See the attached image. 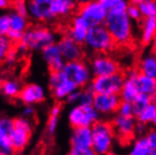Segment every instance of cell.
<instances>
[{
	"instance_id": "7402d4cb",
	"label": "cell",
	"mask_w": 156,
	"mask_h": 155,
	"mask_svg": "<svg viewBox=\"0 0 156 155\" xmlns=\"http://www.w3.org/2000/svg\"><path fill=\"white\" fill-rule=\"evenodd\" d=\"M76 5L74 0H52L48 4L50 12L55 18L68 16L74 10Z\"/></svg>"
},
{
	"instance_id": "e575fe53",
	"label": "cell",
	"mask_w": 156,
	"mask_h": 155,
	"mask_svg": "<svg viewBox=\"0 0 156 155\" xmlns=\"http://www.w3.org/2000/svg\"><path fill=\"white\" fill-rule=\"evenodd\" d=\"M12 6L15 12L27 16L28 1H27V0H13V1H12Z\"/></svg>"
},
{
	"instance_id": "cb8c5ba5",
	"label": "cell",
	"mask_w": 156,
	"mask_h": 155,
	"mask_svg": "<svg viewBox=\"0 0 156 155\" xmlns=\"http://www.w3.org/2000/svg\"><path fill=\"white\" fill-rule=\"evenodd\" d=\"M156 37V17H145L141 24L140 41L143 45H150Z\"/></svg>"
},
{
	"instance_id": "e0dca14e",
	"label": "cell",
	"mask_w": 156,
	"mask_h": 155,
	"mask_svg": "<svg viewBox=\"0 0 156 155\" xmlns=\"http://www.w3.org/2000/svg\"><path fill=\"white\" fill-rule=\"evenodd\" d=\"M136 125V120L135 117H123L117 115L112 121V126L115 135L120 138H130L135 135V129Z\"/></svg>"
},
{
	"instance_id": "603a6c76",
	"label": "cell",
	"mask_w": 156,
	"mask_h": 155,
	"mask_svg": "<svg viewBox=\"0 0 156 155\" xmlns=\"http://www.w3.org/2000/svg\"><path fill=\"white\" fill-rule=\"evenodd\" d=\"M136 81L138 92L149 95L151 101L156 102V78L138 72Z\"/></svg>"
},
{
	"instance_id": "836d02e7",
	"label": "cell",
	"mask_w": 156,
	"mask_h": 155,
	"mask_svg": "<svg viewBox=\"0 0 156 155\" xmlns=\"http://www.w3.org/2000/svg\"><path fill=\"white\" fill-rule=\"evenodd\" d=\"M10 29L9 13H0V36H7Z\"/></svg>"
},
{
	"instance_id": "ba28073f",
	"label": "cell",
	"mask_w": 156,
	"mask_h": 155,
	"mask_svg": "<svg viewBox=\"0 0 156 155\" xmlns=\"http://www.w3.org/2000/svg\"><path fill=\"white\" fill-rule=\"evenodd\" d=\"M71 155H94L92 150V132L91 127L73 128L70 138Z\"/></svg>"
},
{
	"instance_id": "f907efd6",
	"label": "cell",
	"mask_w": 156,
	"mask_h": 155,
	"mask_svg": "<svg viewBox=\"0 0 156 155\" xmlns=\"http://www.w3.org/2000/svg\"><path fill=\"white\" fill-rule=\"evenodd\" d=\"M141 1H143V0H129L130 3H133V4H138L140 3Z\"/></svg>"
},
{
	"instance_id": "8d00e7d4",
	"label": "cell",
	"mask_w": 156,
	"mask_h": 155,
	"mask_svg": "<svg viewBox=\"0 0 156 155\" xmlns=\"http://www.w3.org/2000/svg\"><path fill=\"white\" fill-rule=\"evenodd\" d=\"M126 12L128 16L133 20V21H140L143 16L140 12V9L138 8L137 4H133V3H129L128 8L126 9Z\"/></svg>"
},
{
	"instance_id": "d6a6232c",
	"label": "cell",
	"mask_w": 156,
	"mask_h": 155,
	"mask_svg": "<svg viewBox=\"0 0 156 155\" xmlns=\"http://www.w3.org/2000/svg\"><path fill=\"white\" fill-rule=\"evenodd\" d=\"M94 95H95V93L92 90H90L87 86L82 88V90H80L78 104L79 105H92Z\"/></svg>"
},
{
	"instance_id": "8992f818",
	"label": "cell",
	"mask_w": 156,
	"mask_h": 155,
	"mask_svg": "<svg viewBox=\"0 0 156 155\" xmlns=\"http://www.w3.org/2000/svg\"><path fill=\"white\" fill-rule=\"evenodd\" d=\"M48 87L53 98L58 102L64 101L70 93L78 88L63 71H54L50 72L48 77Z\"/></svg>"
},
{
	"instance_id": "5b68a950",
	"label": "cell",
	"mask_w": 156,
	"mask_h": 155,
	"mask_svg": "<svg viewBox=\"0 0 156 155\" xmlns=\"http://www.w3.org/2000/svg\"><path fill=\"white\" fill-rule=\"evenodd\" d=\"M32 132V118L22 116L13 118V129L9 134V139L14 152L23 151L29 145Z\"/></svg>"
},
{
	"instance_id": "277c9868",
	"label": "cell",
	"mask_w": 156,
	"mask_h": 155,
	"mask_svg": "<svg viewBox=\"0 0 156 155\" xmlns=\"http://www.w3.org/2000/svg\"><path fill=\"white\" fill-rule=\"evenodd\" d=\"M92 150L97 155H104L111 152L113 148L115 132L112 123L98 120L91 126Z\"/></svg>"
},
{
	"instance_id": "4316f807",
	"label": "cell",
	"mask_w": 156,
	"mask_h": 155,
	"mask_svg": "<svg viewBox=\"0 0 156 155\" xmlns=\"http://www.w3.org/2000/svg\"><path fill=\"white\" fill-rule=\"evenodd\" d=\"M22 87L23 86H22L21 83L18 80L9 78V79L3 80L0 91H1V93L6 98L15 99V98H18Z\"/></svg>"
},
{
	"instance_id": "f546056e",
	"label": "cell",
	"mask_w": 156,
	"mask_h": 155,
	"mask_svg": "<svg viewBox=\"0 0 156 155\" xmlns=\"http://www.w3.org/2000/svg\"><path fill=\"white\" fill-rule=\"evenodd\" d=\"M151 102V99L149 95L144 94V93H138L136 97L133 99V101L132 102L133 117L136 118L143 111V109Z\"/></svg>"
},
{
	"instance_id": "60d3db41",
	"label": "cell",
	"mask_w": 156,
	"mask_h": 155,
	"mask_svg": "<svg viewBox=\"0 0 156 155\" xmlns=\"http://www.w3.org/2000/svg\"><path fill=\"white\" fill-rule=\"evenodd\" d=\"M36 114V109L34 105H25L22 109L21 116L27 118H32Z\"/></svg>"
},
{
	"instance_id": "1f68e13d",
	"label": "cell",
	"mask_w": 156,
	"mask_h": 155,
	"mask_svg": "<svg viewBox=\"0 0 156 155\" xmlns=\"http://www.w3.org/2000/svg\"><path fill=\"white\" fill-rule=\"evenodd\" d=\"M13 42L10 41L8 36H0V63L4 62L7 55L12 49Z\"/></svg>"
},
{
	"instance_id": "4fadbf2b",
	"label": "cell",
	"mask_w": 156,
	"mask_h": 155,
	"mask_svg": "<svg viewBox=\"0 0 156 155\" xmlns=\"http://www.w3.org/2000/svg\"><path fill=\"white\" fill-rule=\"evenodd\" d=\"M46 97V91L41 85L29 83L22 87L18 99L24 105H36L43 103Z\"/></svg>"
},
{
	"instance_id": "b9f144b4",
	"label": "cell",
	"mask_w": 156,
	"mask_h": 155,
	"mask_svg": "<svg viewBox=\"0 0 156 155\" xmlns=\"http://www.w3.org/2000/svg\"><path fill=\"white\" fill-rule=\"evenodd\" d=\"M150 144V146L152 150H156V130H151L148 132V134L145 136Z\"/></svg>"
},
{
	"instance_id": "c3c4849f",
	"label": "cell",
	"mask_w": 156,
	"mask_h": 155,
	"mask_svg": "<svg viewBox=\"0 0 156 155\" xmlns=\"http://www.w3.org/2000/svg\"><path fill=\"white\" fill-rule=\"evenodd\" d=\"M29 1H34V2H38V3H41V4H46L48 5L52 0H29Z\"/></svg>"
},
{
	"instance_id": "d4e9b609",
	"label": "cell",
	"mask_w": 156,
	"mask_h": 155,
	"mask_svg": "<svg viewBox=\"0 0 156 155\" xmlns=\"http://www.w3.org/2000/svg\"><path fill=\"white\" fill-rule=\"evenodd\" d=\"M137 71L143 74L156 78V55L152 52L143 55L138 62Z\"/></svg>"
},
{
	"instance_id": "30bf717a",
	"label": "cell",
	"mask_w": 156,
	"mask_h": 155,
	"mask_svg": "<svg viewBox=\"0 0 156 155\" xmlns=\"http://www.w3.org/2000/svg\"><path fill=\"white\" fill-rule=\"evenodd\" d=\"M62 71L78 88L87 86L93 78L90 65L82 59L66 62Z\"/></svg>"
},
{
	"instance_id": "816d5d0a",
	"label": "cell",
	"mask_w": 156,
	"mask_h": 155,
	"mask_svg": "<svg viewBox=\"0 0 156 155\" xmlns=\"http://www.w3.org/2000/svg\"><path fill=\"white\" fill-rule=\"evenodd\" d=\"M2 83H3V78H2V73H1V71H0V88H1Z\"/></svg>"
},
{
	"instance_id": "f1b7e54d",
	"label": "cell",
	"mask_w": 156,
	"mask_h": 155,
	"mask_svg": "<svg viewBox=\"0 0 156 155\" xmlns=\"http://www.w3.org/2000/svg\"><path fill=\"white\" fill-rule=\"evenodd\" d=\"M155 118H156V102L151 101L143 109V111L136 117V121L147 125L149 123H152Z\"/></svg>"
},
{
	"instance_id": "ee69618b",
	"label": "cell",
	"mask_w": 156,
	"mask_h": 155,
	"mask_svg": "<svg viewBox=\"0 0 156 155\" xmlns=\"http://www.w3.org/2000/svg\"><path fill=\"white\" fill-rule=\"evenodd\" d=\"M145 131H146V124H144L142 122H136V129H135V134L138 135V136H142Z\"/></svg>"
},
{
	"instance_id": "7c38bea8",
	"label": "cell",
	"mask_w": 156,
	"mask_h": 155,
	"mask_svg": "<svg viewBox=\"0 0 156 155\" xmlns=\"http://www.w3.org/2000/svg\"><path fill=\"white\" fill-rule=\"evenodd\" d=\"M90 67L93 77L109 75L120 72L119 63L105 54H98L93 57L90 63Z\"/></svg>"
},
{
	"instance_id": "74e56055",
	"label": "cell",
	"mask_w": 156,
	"mask_h": 155,
	"mask_svg": "<svg viewBox=\"0 0 156 155\" xmlns=\"http://www.w3.org/2000/svg\"><path fill=\"white\" fill-rule=\"evenodd\" d=\"M117 113H118V115L123 116V117H132V116H133L132 103L121 101V103H120V104H119V106L118 108Z\"/></svg>"
},
{
	"instance_id": "bcb514c9",
	"label": "cell",
	"mask_w": 156,
	"mask_h": 155,
	"mask_svg": "<svg viewBox=\"0 0 156 155\" xmlns=\"http://www.w3.org/2000/svg\"><path fill=\"white\" fill-rule=\"evenodd\" d=\"M12 5V0H0V10L7 9Z\"/></svg>"
},
{
	"instance_id": "9c48e42d",
	"label": "cell",
	"mask_w": 156,
	"mask_h": 155,
	"mask_svg": "<svg viewBox=\"0 0 156 155\" xmlns=\"http://www.w3.org/2000/svg\"><path fill=\"white\" fill-rule=\"evenodd\" d=\"M100 114L93 105H73L68 113V121L72 128L91 127L98 120Z\"/></svg>"
},
{
	"instance_id": "2e32d148",
	"label": "cell",
	"mask_w": 156,
	"mask_h": 155,
	"mask_svg": "<svg viewBox=\"0 0 156 155\" xmlns=\"http://www.w3.org/2000/svg\"><path fill=\"white\" fill-rule=\"evenodd\" d=\"M41 57L51 72L62 71L66 63L58 42L50 44L41 50Z\"/></svg>"
},
{
	"instance_id": "44dd1931",
	"label": "cell",
	"mask_w": 156,
	"mask_h": 155,
	"mask_svg": "<svg viewBox=\"0 0 156 155\" xmlns=\"http://www.w3.org/2000/svg\"><path fill=\"white\" fill-rule=\"evenodd\" d=\"M27 17L36 23H51L55 19L48 5L34 1H28Z\"/></svg>"
},
{
	"instance_id": "f6af8a7d",
	"label": "cell",
	"mask_w": 156,
	"mask_h": 155,
	"mask_svg": "<svg viewBox=\"0 0 156 155\" xmlns=\"http://www.w3.org/2000/svg\"><path fill=\"white\" fill-rule=\"evenodd\" d=\"M61 113V106L59 104H55L51 107L50 109V115H57L59 116Z\"/></svg>"
},
{
	"instance_id": "6da1fadb",
	"label": "cell",
	"mask_w": 156,
	"mask_h": 155,
	"mask_svg": "<svg viewBox=\"0 0 156 155\" xmlns=\"http://www.w3.org/2000/svg\"><path fill=\"white\" fill-rule=\"evenodd\" d=\"M104 25L109 31L116 44L125 45L133 38V20L126 10L116 7L108 10Z\"/></svg>"
},
{
	"instance_id": "4dcf8cb0",
	"label": "cell",
	"mask_w": 156,
	"mask_h": 155,
	"mask_svg": "<svg viewBox=\"0 0 156 155\" xmlns=\"http://www.w3.org/2000/svg\"><path fill=\"white\" fill-rule=\"evenodd\" d=\"M140 12L145 17H156V1L155 0H143L137 4Z\"/></svg>"
},
{
	"instance_id": "52a82bcc",
	"label": "cell",
	"mask_w": 156,
	"mask_h": 155,
	"mask_svg": "<svg viewBox=\"0 0 156 155\" xmlns=\"http://www.w3.org/2000/svg\"><path fill=\"white\" fill-rule=\"evenodd\" d=\"M125 75L123 72H119L113 74L93 77L87 87L96 93L119 94L122 85L124 82Z\"/></svg>"
},
{
	"instance_id": "d6986e66",
	"label": "cell",
	"mask_w": 156,
	"mask_h": 155,
	"mask_svg": "<svg viewBox=\"0 0 156 155\" xmlns=\"http://www.w3.org/2000/svg\"><path fill=\"white\" fill-rule=\"evenodd\" d=\"M13 129V119L9 117H0V155L12 154L9 134Z\"/></svg>"
},
{
	"instance_id": "484cf974",
	"label": "cell",
	"mask_w": 156,
	"mask_h": 155,
	"mask_svg": "<svg viewBox=\"0 0 156 155\" xmlns=\"http://www.w3.org/2000/svg\"><path fill=\"white\" fill-rule=\"evenodd\" d=\"M9 23H10V29L14 32H19L24 34L26 30L29 27V22L28 17L22 15L20 13L15 12L12 10L9 12Z\"/></svg>"
},
{
	"instance_id": "ffe728a7",
	"label": "cell",
	"mask_w": 156,
	"mask_h": 155,
	"mask_svg": "<svg viewBox=\"0 0 156 155\" xmlns=\"http://www.w3.org/2000/svg\"><path fill=\"white\" fill-rule=\"evenodd\" d=\"M90 27L88 22L79 14H75L71 22V26L68 31V35L76 42L84 44L87 31Z\"/></svg>"
},
{
	"instance_id": "7a4b0ae2",
	"label": "cell",
	"mask_w": 156,
	"mask_h": 155,
	"mask_svg": "<svg viewBox=\"0 0 156 155\" xmlns=\"http://www.w3.org/2000/svg\"><path fill=\"white\" fill-rule=\"evenodd\" d=\"M58 40V35L51 28L37 25L34 26H29L24 33L21 43L26 48V50L38 52L43 50L50 44L55 43Z\"/></svg>"
},
{
	"instance_id": "ab89813d",
	"label": "cell",
	"mask_w": 156,
	"mask_h": 155,
	"mask_svg": "<svg viewBox=\"0 0 156 155\" xmlns=\"http://www.w3.org/2000/svg\"><path fill=\"white\" fill-rule=\"evenodd\" d=\"M79 95H80V88H77L76 90L73 91L72 93H70L67 98L65 99L66 103L70 104V105H76L78 104V101H79Z\"/></svg>"
},
{
	"instance_id": "f5cc1de1",
	"label": "cell",
	"mask_w": 156,
	"mask_h": 155,
	"mask_svg": "<svg viewBox=\"0 0 156 155\" xmlns=\"http://www.w3.org/2000/svg\"><path fill=\"white\" fill-rule=\"evenodd\" d=\"M151 154H152V155H156V150H152Z\"/></svg>"
},
{
	"instance_id": "d590c367",
	"label": "cell",
	"mask_w": 156,
	"mask_h": 155,
	"mask_svg": "<svg viewBox=\"0 0 156 155\" xmlns=\"http://www.w3.org/2000/svg\"><path fill=\"white\" fill-rule=\"evenodd\" d=\"M58 118L59 116L49 114V118L46 123V132L48 136H52L55 135V132L57 131L58 126Z\"/></svg>"
},
{
	"instance_id": "5bb4252c",
	"label": "cell",
	"mask_w": 156,
	"mask_h": 155,
	"mask_svg": "<svg viewBox=\"0 0 156 155\" xmlns=\"http://www.w3.org/2000/svg\"><path fill=\"white\" fill-rule=\"evenodd\" d=\"M120 103L119 94L96 93L92 105L101 115H111L117 113Z\"/></svg>"
},
{
	"instance_id": "db71d44e",
	"label": "cell",
	"mask_w": 156,
	"mask_h": 155,
	"mask_svg": "<svg viewBox=\"0 0 156 155\" xmlns=\"http://www.w3.org/2000/svg\"><path fill=\"white\" fill-rule=\"evenodd\" d=\"M152 123H153V124H154V125L156 126V118H155V119L153 120V122H152Z\"/></svg>"
},
{
	"instance_id": "3957f363",
	"label": "cell",
	"mask_w": 156,
	"mask_h": 155,
	"mask_svg": "<svg viewBox=\"0 0 156 155\" xmlns=\"http://www.w3.org/2000/svg\"><path fill=\"white\" fill-rule=\"evenodd\" d=\"M85 46L93 53L105 54L112 51L116 42L104 24L91 26L87 31Z\"/></svg>"
},
{
	"instance_id": "ac0fdd59",
	"label": "cell",
	"mask_w": 156,
	"mask_h": 155,
	"mask_svg": "<svg viewBox=\"0 0 156 155\" xmlns=\"http://www.w3.org/2000/svg\"><path fill=\"white\" fill-rule=\"evenodd\" d=\"M138 72H139L137 71V69H130L126 73H124L125 75L124 82L119 92L121 101L132 103L133 101V99L139 93L136 81Z\"/></svg>"
},
{
	"instance_id": "f35d334b",
	"label": "cell",
	"mask_w": 156,
	"mask_h": 155,
	"mask_svg": "<svg viewBox=\"0 0 156 155\" xmlns=\"http://www.w3.org/2000/svg\"><path fill=\"white\" fill-rule=\"evenodd\" d=\"M19 55L20 54L18 53L16 48L12 47V49L9 52V54L7 55V57H6L5 60H4L5 64L7 66H9V67H13V66L15 65V63L17 62V60H18Z\"/></svg>"
},
{
	"instance_id": "7dc6e473",
	"label": "cell",
	"mask_w": 156,
	"mask_h": 155,
	"mask_svg": "<svg viewBox=\"0 0 156 155\" xmlns=\"http://www.w3.org/2000/svg\"><path fill=\"white\" fill-rule=\"evenodd\" d=\"M151 44V52L156 55V37L154 38V40L152 41Z\"/></svg>"
},
{
	"instance_id": "83f0119b",
	"label": "cell",
	"mask_w": 156,
	"mask_h": 155,
	"mask_svg": "<svg viewBox=\"0 0 156 155\" xmlns=\"http://www.w3.org/2000/svg\"><path fill=\"white\" fill-rule=\"evenodd\" d=\"M152 150L146 138V136L138 137L133 142V148L131 150V155H151Z\"/></svg>"
},
{
	"instance_id": "7bdbcfd3",
	"label": "cell",
	"mask_w": 156,
	"mask_h": 155,
	"mask_svg": "<svg viewBox=\"0 0 156 155\" xmlns=\"http://www.w3.org/2000/svg\"><path fill=\"white\" fill-rule=\"evenodd\" d=\"M99 2H101L103 4V6L107 9H113L115 6H117L120 1H122V0H98Z\"/></svg>"
},
{
	"instance_id": "8fae6325",
	"label": "cell",
	"mask_w": 156,
	"mask_h": 155,
	"mask_svg": "<svg viewBox=\"0 0 156 155\" xmlns=\"http://www.w3.org/2000/svg\"><path fill=\"white\" fill-rule=\"evenodd\" d=\"M108 10L98 0H90L79 6L77 13L84 17L91 26L101 25L105 23Z\"/></svg>"
},
{
	"instance_id": "9a60e30c",
	"label": "cell",
	"mask_w": 156,
	"mask_h": 155,
	"mask_svg": "<svg viewBox=\"0 0 156 155\" xmlns=\"http://www.w3.org/2000/svg\"><path fill=\"white\" fill-rule=\"evenodd\" d=\"M58 44L66 62L82 59L84 55L82 44L76 42L68 34L62 37L58 41Z\"/></svg>"
},
{
	"instance_id": "681fc988",
	"label": "cell",
	"mask_w": 156,
	"mask_h": 155,
	"mask_svg": "<svg viewBox=\"0 0 156 155\" xmlns=\"http://www.w3.org/2000/svg\"><path fill=\"white\" fill-rule=\"evenodd\" d=\"M74 1L76 2V4L77 5H83V4H85V3H87V2H88V1H90V0H74Z\"/></svg>"
}]
</instances>
